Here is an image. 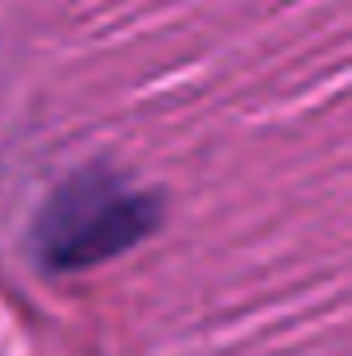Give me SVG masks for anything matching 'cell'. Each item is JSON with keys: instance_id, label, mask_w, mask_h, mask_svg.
<instances>
[{"instance_id": "6da1fadb", "label": "cell", "mask_w": 352, "mask_h": 356, "mask_svg": "<svg viewBox=\"0 0 352 356\" xmlns=\"http://www.w3.org/2000/svg\"><path fill=\"white\" fill-rule=\"evenodd\" d=\"M166 220V195L141 186L108 162H91L67 175L38 207L29 224V249L46 273H79L104 266Z\"/></svg>"}]
</instances>
